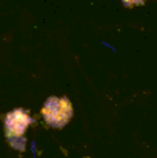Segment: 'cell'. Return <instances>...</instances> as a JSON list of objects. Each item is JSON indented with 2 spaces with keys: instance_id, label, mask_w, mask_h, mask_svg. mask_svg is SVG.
Segmentation results:
<instances>
[{
  "instance_id": "6da1fadb",
  "label": "cell",
  "mask_w": 157,
  "mask_h": 158,
  "mask_svg": "<svg viewBox=\"0 0 157 158\" xmlns=\"http://www.w3.org/2000/svg\"><path fill=\"white\" fill-rule=\"evenodd\" d=\"M42 115L46 124L62 129L72 117V105L66 97H50L43 105Z\"/></svg>"
},
{
  "instance_id": "3957f363",
  "label": "cell",
  "mask_w": 157,
  "mask_h": 158,
  "mask_svg": "<svg viewBox=\"0 0 157 158\" xmlns=\"http://www.w3.org/2000/svg\"><path fill=\"white\" fill-rule=\"evenodd\" d=\"M146 0H123V5L125 6H128V8H131V6H137V5H142V3H145Z\"/></svg>"
},
{
  "instance_id": "7a4b0ae2",
  "label": "cell",
  "mask_w": 157,
  "mask_h": 158,
  "mask_svg": "<svg viewBox=\"0 0 157 158\" xmlns=\"http://www.w3.org/2000/svg\"><path fill=\"white\" fill-rule=\"evenodd\" d=\"M31 123H33V118L29 117L28 110H25V109H15L6 115L5 131H6V137H8L9 143L14 148L23 151V146H25L23 134Z\"/></svg>"
}]
</instances>
